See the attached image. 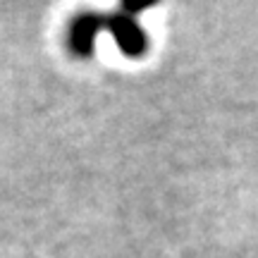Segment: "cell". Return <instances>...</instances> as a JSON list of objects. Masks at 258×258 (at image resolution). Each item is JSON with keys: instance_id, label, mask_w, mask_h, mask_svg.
Here are the masks:
<instances>
[{"instance_id": "1", "label": "cell", "mask_w": 258, "mask_h": 258, "mask_svg": "<svg viewBox=\"0 0 258 258\" xmlns=\"http://www.w3.org/2000/svg\"><path fill=\"white\" fill-rule=\"evenodd\" d=\"M108 29L124 55L141 57L148 50V34L139 27V22L122 10L120 15H79L70 29V48L79 57H89L93 53V38L98 31Z\"/></svg>"}]
</instances>
